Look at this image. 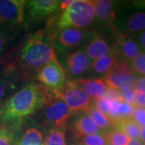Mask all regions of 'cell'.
Wrapping results in <instances>:
<instances>
[{
  "label": "cell",
  "mask_w": 145,
  "mask_h": 145,
  "mask_svg": "<svg viewBox=\"0 0 145 145\" xmlns=\"http://www.w3.org/2000/svg\"><path fill=\"white\" fill-rule=\"evenodd\" d=\"M57 31L47 25L45 28L27 36L16 48L15 61L7 64V74H16L24 80L36 76V72L51 61L57 60L54 40Z\"/></svg>",
  "instance_id": "cell-1"
},
{
  "label": "cell",
  "mask_w": 145,
  "mask_h": 145,
  "mask_svg": "<svg viewBox=\"0 0 145 145\" xmlns=\"http://www.w3.org/2000/svg\"><path fill=\"white\" fill-rule=\"evenodd\" d=\"M52 95L39 83L27 82L0 104V123L20 128L23 121L43 108Z\"/></svg>",
  "instance_id": "cell-2"
},
{
  "label": "cell",
  "mask_w": 145,
  "mask_h": 145,
  "mask_svg": "<svg viewBox=\"0 0 145 145\" xmlns=\"http://www.w3.org/2000/svg\"><path fill=\"white\" fill-rule=\"evenodd\" d=\"M94 7L90 0H73L63 12L47 23L58 32L65 28H86L94 21Z\"/></svg>",
  "instance_id": "cell-3"
},
{
  "label": "cell",
  "mask_w": 145,
  "mask_h": 145,
  "mask_svg": "<svg viewBox=\"0 0 145 145\" xmlns=\"http://www.w3.org/2000/svg\"><path fill=\"white\" fill-rule=\"evenodd\" d=\"M53 93L66 104L72 115L87 113L94 104L74 80H66L63 88Z\"/></svg>",
  "instance_id": "cell-4"
},
{
  "label": "cell",
  "mask_w": 145,
  "mask_h": 145,
  "mask_svg": "<svg viewBox=\"0 0 145 145\" xmlns=\"http://www.w3.org/2000/svg\"><path fill=\"white\" fill-rule=\"evenodd\" d=\"M65 71L58 60H53L44 65L36 72L35 78L39 84L51 93L63 88L66 82Z\"/></svg>",
  "instance_id": "cell-5"
},
{
  "label": "cell",
  "mask_w": 145,
  "mask_h": 145,
  "mask_svg": "<svg viewBox=\"0 0 145 145\" xmlns=\"http://www.w3.org/2000/svg\"><path fill=\"white\" fill-rule=\"evenodd\" d=\"M60 13L59 1L57 0H31L26 1L24 20L30 24L48 21Z\"/></svg>",
  "instance_id": "cell-6"
},
{
  "label": "cell",
  "mask_w": 145,
  "mask_h": 145,
  "mask_svg": "<svg viewBox=\"0 0 145 145\" xmlns=\"http://www.w3.org/2000/svg\"><path fill=\"white\" fill-rule=\"evenodd\" d=\"M24 0H0V29L10 31L24 23Z\"/></svg>",
  "instance_id": "cell-7"
},
{
  "label": "cell",
  "mask_w": 145,
  "mask_h": 145,
  "mask_svg": "<svg viewBox=\"0 0 145 145\" xmlns=\"http://www.w3.org/2000/svg\"><path fill=\"white\" fill-rule=\"evenodd\" d=\"M91 30L86 28H65L59 31L54 40L55 52L61 55L82 48Z\"/></svg>",
  "instance_id": "cell-8"
},
{
  "label": "cell",
  "mask_w": 145,
  "mask_h": 145,
  "mask_svg": "<svg viewBox=\"0 0 145 145\" xmlns=\"http://www.w3.org/2000/svg\"><path fill=\"white\" fill-rule=\"evenodd\" d=\"M44 106V113L46 124L51 129H66L68 120L72 116L66 104L53 93Z\"/></svg>",
  "instance_id": "cell-9"
},
{
  "label": "cell",
  "mask_w": 145,
  "mask_h": 145,
  "mask_svg": "<svg viewBox=\"0 0 145 145\" xmlns=\"http://www.w3.org/2000/svg\"><path fill=\"white\" fill-rule=\"evenodd\" d=\"M91 60L82 48H78L65 54L63 60L65 72L74 79H80L90 72Z\"/></svg>",
  "instance_id": "cell-10"
},
{
  "label": "cell",
  "mask_w": 145,
  "mask_h": 145,
  "mask_svg": "<svg viewBox=\"0 0 145 145\" xmlns=\"http://www.w3.org/2000/svg\"><path fill=\"white\" fill-rule=\"evenodd\" d=\"M114 54L119 61L131 63L141 52L140 45L129 36L118 31L115 35V40L112 47Z\"/></svg>",
  "instance_id": "cell-11"
},
{
  "label": "cell",
  "mask_w": 145,
  "mask_h": 145,
  "mask_svg": "<svg viewBox=\"0 0 145 145\" xmlns=\"http://www.w3.org/2000/svg\"><path fill=\"white\" fill-rule=\"evenodd\" d=\"M82 49L86 53L91 61L106 55L114 54L112 47L110 46L103 37L94 30L90 31Z\"/></svg>",
  "instance_id": "cell-12"
},
{
  "label": "cell",
  "mask_w": 145,
  "mask_h": 145,
  "mask_svg": "<svg viewBox=\"0 0 145 145\" xmlns=\"http://www.w3.org/2000/svg\"><path fill=\"white\" fill-rule=\"evenodd\" d=\"M69 131L75 140H80L86 135L95 134L103 135L87 113L76 114V118L73 119Z\"/></svg>",
  "instance_id": "cell-13"
},
{
  "label": "cell",
  "mask_w": 145,
  "mask_h": 145,
  "mask_svg": "<svg viewBox=\"0 0 145 145\" xmlns=\"http://www.w3.org/2000/svg\"><path fill=\"white\" fill-rule=\"evenodd\" d=\"M92 2L95 14L94 20H96L97 23H101L113 27L116 18L114 12V2L110 0H96Z\"/></svg>",
  "instance_id": "cell-14"
},
{
  "label": "cell",
  "mask_w": 145,
  "mask_h": 145,
  "mask_svg": "<svg viewBox=\"0 0 145 145\" xmlns=\"http://www.w3.org/2000/svg\"><path fill=\"white\" fill-rule=\"evenodd\" d=\"M79 86L93 101L101 99L104 96L106 89H108L103 78H95V79H74Z\"/></svg>",
  "instance_id": "cell-15"
},
{
  "label": "cell",
  "mask_w": 145,
  "mask_h": 145,
  "mask_svg": "<svg viewBox=\"0 0 145 145\" xmlns=\"http://www.w3.org/2000/svg\"><path fill=\"white\" fill-rule=\"evenodd\" d=\"M103 79L108 87L120 90L125 87L133 88V86L137 80V76L135 73L129 75H120L110 71L105 75Z\"/></svg>",
  "instance_id": "cell-16"
},
{
  "label": "cell",
  "mask_w": 145,
  "mask_h": 145,
  "mask_svg": "<svg viewBox=\"0 0 145 145\" xmlns=\"http://www.w3.org/2000/svg\"><path fill=\"white\" fill-rule=\"evenodd\" d=\"M119 61L118 57L114 54H110L100 57L91 62L90 72L99 75H106L115 67Z\"/></svg>",
  "instance_id": "cell-17"
},
{
  "label": "cell",
  "mask_w": 145,
  "mask_h": 145,
  "mask_svg": "<svg viewBox=\"0 0 145 145\" xmlns=\"http://www.w3.org/2000/svg\"><path fill=\"white\" fill-rule=\"evenodd\" d=\"M87 114L94 122L96 126L99 127V129L101 131L103 135L105 133L108 132L109 131L114 128V123L109 119L107 116L102 114L100 111H99L97 109L95 108L94 104H93V106L89 110Z\"/></svg>",
  "instance_id": "cell-18"
},
{
  "label": "cell",
  "mask_w": 145,
  "mask_h": 145,
  "mask_svg": "<svg viewBox=\"0 0 145 145\" xmlns=\"http://www.w3.org/2000/svg\"><path fill=\"white\" fill-rule=\"evenodd\" d=\"M114 127L122 131L131 140H140L141 127L135 123L131 119H122L115 122Z\"/></svg>",
  "instance_id": "cell-19"
},
{
  "label": "cell",
  "mask_w": 145,
  "mask_h": 145,
  "mask_svg": "<svg viewBox=\"0 0 145 145\" xmlns=\"http://www.w3.org/2000/svg\"><path fill=\"white\" fill-rule=\"evenodd\" d=\"M19 131L17 127L0 123V145H17Z\"/></svg>",
  "instance_id": "cell-20"
},
{
  "label": "cell",
  "mask_w": 145,
  "mask_h": 145,
  "mask_svg": "<svg viewBox=\"0 0 145 145\" xmlns=\"http://www.w3.org/2000/svg\"><path fill=\"white\" fill-rule=\"evenodd\" d=\"M126 31L129 33H137L145 30V12L139 11L132 14L126 20Z\"/></svg>",
  "instance_id": "cell-21"
},
{
  "label": "cell",
  "mask_w": 145,
  "mask_h": 145,
  "mask_svg": "<svg viewBox=\"0 0 145 145\" xmlns=\"http://www.w3.org/2000/svg\"><path fill=\"white\" fill-rule=\"evenodd\" d=\"M42 140L41 131L35 127H31L22 135L17 145H41Z\"/></svg>",
  "instance_id": "cell-22"
},
{
  "label": "cell",
  "mask_w": 145,
  "mask_h": 145,
  "mask_svg": "<svg viewBox=\"0 0 145 145\" xmlns=\"http://www.w3.org/2000/svg\"><path fill=\"white\" fill-rule=\"evenodd\" d=\"M107 144L110 145H127L130 139L122 131L113 128L103 135Z\"/></svg>",
  "instance_id": "cell-23"
},
{
  "label": "cell",
  "mask_w": 145,
  "mask_h": 145,
  "mask_svg": "<svg viewBox=\"0 0 145 145\" xmlns=\"http://www.w3.org/2000/svg\"><path fill=\"white\" fill-rule=\"evenodd\" d=\"M65 138V130L50 129L44 140V145H66Z\"/></svg>",
  "instance_id": "cell-24"
},
{
  "label": "cell",
  "mask_w": 145,
  "mask_h": 145,
  "mask_svg": "<svg viewBox=\"0 0 145 145\" xmlns=\"http://www.w3.org/2000/svg\"><path fill=\"white\" fill-rule=\"evenodd\" d=\"M130 65L136 76L145 77V52L141 51Z\"/></svg>",
  "instance_id": "cell-25"
},
{
  "label": "cell",
  "mask_w": 145,
  "mask_h": 145,
  "mask_svg": "<svg viewBox=\"0 0 145 145\" xmlns=\"http://www.w3.org/2000/svg\"><path fill=\"white\" fill-rule=\"evenodd\" d=\"M80 144L82 145H106L107 142L103 135L95 134V135H86L80 139Z\"/></svg>",
  "instance_id": "cell-26"
},
{
  "label": "cell",
  "mask_w": 145,
  "mask_h": 145,
  "mask_svg": "<svg viewBox=\"0 0 145 145\" xmlns=\"http://www.w3.org/2000/svg\"><path fill=\"white\" fill-rule=\"evenodd\" d=\"M134 108H135L134 106H130L123 102L119 103V107H118V120L117 121L122 120V119H131V115L134 111Z\"/></svg>",
  "instance_id": "cell-27"
},
{
  "label": "cell",
  "mask_w": 145,
  "mask_h": 145,
  "mask_svg": "<svg viewBox=\"0 0 145 145\" xmlns=\"http://www.w3.org/2000/svg\"><path fill=\"white\" fill-rule=\"evenodd\" d=\"M120 93H121L122 100L123 103L135 107V94L134 89L132 87H125V88L120 89Z\"/></svg>",
  "instance_id": "cell-28"
},
{
  "label": "cell",
  "mask_w": 145,
  "mask_h": 145,
  "mask_svg": "<svg viewBox=\"0 0 145 145\" xmlns=\"http://www.w3.org/2000/svg\"><path fill=\"white\" fill-rule=\"evenodd\" d=\"M131 119L141 128L145 127V108L135 107L131 115Z\"/></svg>",
  "instance_id": "cell-29"
},
{
  "label": "cell",
  "mask_w": 145,
  "mask_h": 145,
  "mask_svg": "<svg viewBox=\"0 0 145 145\" xmlns=\"http://www.w3.org/2000/svg\"><path fill=\"white\" fill-rule=\"evenodd\" d=\"M10 79L11 78L7 73L0 77V104L2 103L3 99L7 94V89L10 86Z\"/></svg>",
  "instance_id": "cell-30"
},
{
  "label": "cell",
  "mask_w": 145,
  "mask_h": 145,
  "mask_svg": "<svg viewBox=\"0 0 145 145\" xmlns=\"http://www.w3.org/2000/svg\"><path fill=\"white\" fill-rule=\"evenodd\" d=\"M94 106L102 114L108 117L109 110H110V101L107 99L101 98L94 101Z\"/></svg>",
  "instance_id": "cell-31"
},
{
  "label": "cell",
  "mask_w": 145,
  "mask_h": 145,
  "mask_svg": "<svg viewBox=\"0 0 145 145\" xmlns=\"http://www.w3.org/2000/svg\"><path fill=\"white\" fill-rule=\"evenodd\" d=\"M103 98L107 99L109 101H112V102H120V103L123 102L120 90L116 89L110 88V87H108V89H106Z\"/></svg>",
  "instance_id": "cell-32"
},
{
  "label": "cell",
  "mask_w": 145,
  "mask_h": 145,
  "mask_svg": "<svg viewBox=\"0 0 145 145\" xmlns=\"http://www.w3.org/2000/svg\"><path fill=\"white\" fill-rule=\"evenodd\" d=\"M10 36V31L0 29V57L5 49L6 44L9 40Z\"/></svg>",
  "instance_id": "cell-33"
},
{
  "label": "cell",
  "mask_w": 145,
  "mask_h": 145,
  "mask_svg": "<svg viewBox=\"0 0 145 145\" xmlns=\"http://www.w3.org/2000/svg\"><path fill=\"white\" fill-rule=\"evenodd\" d=\"M133 89L135 91L145 93V77L137 78V80L133 86Z\"/></svg>",
  "instance_id": "cell-34"
},
{
  "label": "cell",
  "mask_w": 145,
  "mask_h": 145,
  "mask_svg": "<svg viewBox=\"0 0 145 145\" xmlns=\"http://www.w3.org/2000/svg\"><path fill=\"white\" fill-rule=\"evenodd\" d=\"M135 106L145 108V93L135 91Z\"/></svg>",
  "instance_id": "cell-35"
},
{
  "label": "cell",
  "mask_w": 145,
  "mask_h": 145,
  "mask_svg": "<svg viewBox=\"0 0 145 145\" xmlns=\"http://www.w3.org/2000/svg\"><path fill=\"white\" fill-rule=\"evenodd\" d=\"M73 0H67V1H59V10L60 13L63 12L64 10L67 8L72 3ZM59 13V14H60Z\"/></svg>",
  "instance_id": "cell-36"
},
{
  "label": "cell",
  "mask_w": 145,
  "mask_h": 145,
  "mask_svg": "<svg viewBox=\"0 0 145 145\" xmlns=\"http://www.w3.org/2000/svg\"><path fill=\"white\" fill-rule=\"evenodd\" d=\"M139 45L140 48L144 49V52H145V30L141 31L139 36Z\"/></svg>",
  "instance_id": "cell-37"
},
{
  "label": "cell",
  "mask_w": 145,
  "mask_h": 145,
  "mask_svg": "<svg viewBox=\"0 0 145 145\" xmlns=\"http://www.w3.org/2000/svg\"><path fill=\"white\" fill-rule=\"evenodd\" d=\"M140 141L143 143V144L145 145V127L141 128V132H140Z\"/></svg>",
  "instance_id": "cell-38"
},
{
  "label": "cell",
  "mask_w": 145,
  "mask_h": 145,
  "mask_svg": "<svg viewBox=\"0 0 145 145\" xmlns=\"http://www.w3.org/2000/svg\"><path fill=\"white\" fill-rule=\"evenodd\" d=\"M127 145H144L140 140H130Z\"/></svg>",
  "instance_id": "cell-39"
},
{
  "label": "cell",
  "mask_w": 145,
  "mask_h": 145,
  "mask_svg": "<svg viewBox=\"0 0 145 145\" xmlns=\"http://www.w3.org/2000/svg\"><path fill=\"white\" fill-rule=\"evenodd\" d=\"M135 5L141 8H145V1H139V2H135Z\"/></svg>",
  "instance_id": "cell-40"
},
{
  "label": "cell",
  "mask_w": 145,
  "mask_h": 145,
  "mask_svg": "<svg viewBox=\"0 0 145 145\" xmlns=\"http://www.w3.org/2000/svg\"><path fill=\"white\" fill-rule=\"evenodd\" d=\"M71 145H82V144H72Z\"/></svg>",
  "instance_id": "cell-41"
},
{
  "label": "cell",
  "mask_w": 145,
  "mask_h": 145,
  "mask_svg": "<svg viewBox=\"0 0 145 145\" xmlns=\"http://www.w3.org/2000/svg\"><path fill=\"white\" fill-rule=\"evenodd\" d=\"M106 145H110V144H106Z\"/></svg>",
  "instance_id": "cell-42"
}]
</instances>
